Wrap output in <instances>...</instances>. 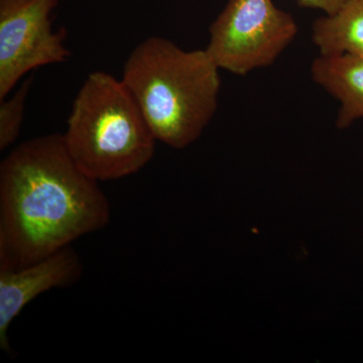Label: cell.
<instances>
[{
  "mask_svg": "<svg viewBox=\"0 0 363 363\" xmlns=\"http://www.w3.org/2000/svg\"><path fill=\"white\" fill-rule=\"evenodd\" d=\"M99 182L73 161L63 135L26 140L0 164V269L44 259L111 222Z\"/></svg>",
  "mask_w": 363,
  "mask_h": 363,
  "instance_id": "1",
  "label": "cell"
},
{
  "mask_svg": "<svg viewBox=\"0 0 363 363\" xmlns=\"http://www.w3.org/2000/svg\"><path fill=\"white\" fill-rule=\"evenodd\" d=\"M219 70L206 50L187 51L172 40L150 37L130 52L121 81L157 142L183 150L199 138L216 113Z\"/></svg>",
  "mask_w": 363,
  "mask_h": 363,
  "instance_id": "2",
  "label": "cell"
},
{
  "mask_svg": "<svg viewBox=\"0 0 363 363\" xmlns=\"http://www.w3.org/2000/svg\"><path fill=\"white\" fill-rule=\"evenodd\" d=\"M63 138L73 161L97 182L138 173L157 142L123 81L104 71L89 74L81 86Z\"/></svg>",
  "mask_w": 363,
  "mask_h": 363,
  "instance_id": "3",
  "label": "cell"
},
{
  "mask_svg": "<svg viewBox=\"0 0 363 363\" xmlns=\"http://www.w3.org/2000/svg\"><path fill=\"white\" fill-rule=\"evenodd\" d=\"M209 33L205 50L214 63L245 76L272 65L297 37L298 25L272 0H227Z\"/></svg>",
  "mask_w": 363,
  "mask_h": 363,
  "instance_id": "4",
  "label": "cell"
},
{
  "mask_svg": "<svg viewBox=\"0 0 363 363\" xmlns=\"http://www.w3.org/2000/svg\"><path fill=\"white\" fill-rule=\"evenodd\" d=\"M59 0H0V100L35 69L70 58L66 33L55 32Z\"/></svg>",
  "mask_w": 363,
  "mask_h": 363,
  "instance_id": "5",
  "label": "cell"
},
{
  "mask_svg": "<svg viewBox=\"0 0 363 363\" xmlns=\"http://www.w3.org/2000/svg\"><path fill=\"white\" fill-rule=\"evenodd\" d=\"M84 272L71 245L14 269H0V348L11 352L9 329L21 312L43 293L77 283Z\"/></svg>",
  "mask_w": 363,
  "mask_h": 363,
  "instance_id": "6",
  "label": "cell"
},
{
  "mask_svg": "<svg viewBox=\"0 0 363 363\" xmlns=\"http://www.w3.org/2000/svg\"><path fill=\"white\" fill-rule=\"evenodd\" d=\"M311 76L340 104L336 119L339 130L363 118V55H319L313 61Z\"/></svg>",
  "mask_w": 363,
  "mask_h": 363,
  "instance_id": "7",
  "label": "cell"
},
{
  "mask_svg": "<svg viewBox=\"0 0 363 363\" xmlns=\"http://www.w3.org/2000/svg\"><path fill=\"white\" fill-rule=\"evenodd\" d=\"M312 40L323 56L363 55V0H346L335 13L315 21Z\"/></svg>",
  "mask_w": 363,
  "mask_h": 363,
  "instance_id": "8",
  "label": "cell"
},
{
  "mask_svg": "<svg viewBox=\"0 0 363 363\" xmlns=\"http://www.w3.org/2000/svg\"><path fill=\"white\" fill-rule=\"evenodd\" d=\"M30 85L32 78H28L13 96L0 100V150L11 147L20 135Z\"/></svg>",
  "mask_w": 363,
  "mask_h": 363,
  "instance_id": "9",
  "label": "cell"
},
{
  "mask_svg": "<svg viewBox=\"0 0 363 363\" xmlns=\"http://www.w3.org/2000/svg\"><path fill=\"white\" fill-rule=\"evenodd\" d=\"M298 6L306 9H319L325 14H333L340 9L346 0H297Z\"/></svg>",
  "mask_w": 363,
  "mask_h": 363,
  "instance_id": "10",
  "label": "cell"
}]
</instances>
